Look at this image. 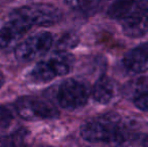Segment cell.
<instances>
[{
	"label": "cell",
	"mask_w": 148,
	"mask_h": 147,
	"mask_svg": "<svg viewBox=\"0 0 148 147\" xmlns=\"http://www.w3.org/2000/svg\"><path fill=\"white\" fill-rule=\"evenodd\" d=\"M81 136L89 142H119L126 138V130L116 114L90 120L81 127Z\"/></svg>",
	"instance_id": "cell-1"
},
{
	"label": "cell",
	"mask_w": 148,
	"mask_h": 147,
	"mask_svg": "<svg viewBox=\"0 0 148 147\" xmlns=\"http://www.w3.org/2000/svg\"><path fill=\"white\" fill-rule=\"evenodd\" d=\"M74 57L68 51H58L47 59L37 63L29 76L33 82L45 83L69 74L74 65Z\"/></svg>",
	"instance_id": "cell-2"
},
{
	"label": "cell",
	"mask_w": 148,
	"mask_h": 147,
	"mask_svg": "<svg viewBox=\"0 0 148 147\" xmlns=\"http://www.w3.org/2000/svg\"><path fill=\"white\" fill-rule=\"evenodd\" d=\"M14 14L26 21L31 26H49L62 19V11L53 4L34 3L13 10Z\"/></svg>",
	"instance_id": "cell-3"
},
{
	"label": "cell",
	"mask_w": 148,
	"mask_h": 147,
	"mask_svg": "<svg viewBox=\"0 0 148 147\" xmlns=\"http://www.w3.org/2000/svg\"><path fill=\"white\" fill-rule=\"evenodd\" d=\"M15 111L22 119L36 121L41 119H51L59 116V111L49 102L31 96L20 97L16 100Z\"/></svg>",
	"instance_id": "cell-4"
},
{
	"label": "cell",
	"mask_w": 148,
	"mask_h": 147,
	"mask_svg": "<svg viewBox=\"0 0 148 147\" xmlns=\"http://www.w3.org/2000/svg\"><path fill=\"white\" fill-rule=\"evenodd\" d=\"M89 95V89L86 85L80 81L68 79L60 85L57 100L62 108L75 110L87 104Z\"/></svg>",
	"instance_id": "cell-5"
},
{
	"label": "cell",
	"mask_w": 148,
	"mask_h": 147,
	"mask_svg": "<svg viewBox=\"0 0 148 147\" xmlns=\"http://www.w3.org/2000/svg\"><path fill=\"white\" fill-rule=\"evenodd\" d=\"M53 45V36L40 31L26 38L15 49V55L21 62H31L45 55Z\"/></svg>",
	"instance_id": "cell-6"
},
{
	"label": "cell",
	"mask_w": 148,
	"mask_h": 147,
	"mask_svg": "<svg viewBox=\"0 0 148 147\" xmlns=\"http://www.w3.org/2000/svg\"><path fill=\"white\" fill-rule=\"evenodd\" d=\"M32 28L30 24L11 12L7 21L0 29V49H14L21 42L22 37Z\"/></svg>",
	"instance_id": "cell-7"
},
{
	"label": "cell",
	"mask_w": 148,
	"mask_h": 147,
	"mask_svg": "<svg viewBox=\"0 0 148 147\" xmlns=\"http://www.w3.org/2000/svg\"><path fill=\"white\" fill-rule=\"evenodd\" d=\"M122 29L129 37H141L148 34V6L122 19Z\"/></svg>",
	"instance_id": "cell-8"
},
{
	"label": "cell",
	"mask_w": 148,
	"mask_h": 147,
	"mask_svg": "<svg viewBox=\"0 0 148 147\" xmlns=\"http://www.w3.org/2000/svg\"><path fill=\"white\" fill-rule=\"evenodd\" d=\"M124 65L135 74H142L148 71V53L142 44L129 51L124 57Z\"/></svg>",
	"instance_id": "cell-9"
},
{
	"label": "cell",
	"mask_w": 148,
	"mask_h": 147,
	"mask_svg": "<svg viewBox=\"0 0 148 147\" xmlns=\"http://www.w3.org/2000/svg\"><path fill=\"white\" fill-rule=\"evenodd\" d=\"M145 6L148 5L143 0H116L108 9V15L115 19H124Z\"/></svg>",
	"instance_id": "cell-10"
},
{
	"label": "cell",
	"mask_w": 148,
	"mask_h": 147,
	"mask_svg": "<svg viewBox=\"0 0 148 147\" xmlns=\"http://www.w3.org/2000/svg\"><path fill=\"white\" fill-rule=\"evenodd\" d=\"M93 98L100 104H107L114 95V87L111 79L108 76H101L93 87Z\"/></svg>",
	"instance_id": "cell-11"
},
{
	"label": "cell",
	"mask_w": 148,
	"mask_h": 147,
	"mask_svg": "<svg viewBox=\"0 0 148 147\" xmlns=\"http://www.w3.org/2000/svg\"><path fill=\"white\" fill-rule=\"evenodd\" d=\"M66 4L75 11L85 15H93L100 9L101 0H66Z\"/></svg>",
	"instance_id": "cell-12"
},
{
	"label": "cell",
	"mask_w": 148,
	"mask_h": 147,
	"mask_svg": "<svg viewBox=\"0 0 148 147\" xmlns=\"http://www.w3.org/2000/svg\"><path fill=\"white\" fill-rule=\"evenodd\" d=\"M27 130L19 129L0 138V147H23V141L27 136Z\"/></svg>",
	"instance_id": "cell-13"
},
{
	"label": "cell",
	"mask_w": 148,
	"mask_h": 147,
	"mask_svg": "<svg viewBox=\"0 0 148 147\" xmlns=\"http://www.w3.org/2000/svg\"><path fill=\"white\" fill-rule=\"evenodd\" d=\"M80 38L74 32H68L64 34L57 42V49L58 51H66L69 49H72L78 45Z\"/></svg>",
	"instance_id": "cell-14"
},
{
	"label": "cell",
	"mask_w": 148,
	"mask_h": 147,
	"mask_svg": "<svg viewBox=\"0 0 148 147\" xmlns=\"http://www.w3.org/2000/svg\"><path fill=\"white\" fill-rule=\"evenodd\" d=\"M13 120V114L7 107L0 106V129H5Z\"/></svg>",
	"instance_id": "cell-15"
},
{
	"label": "cell",
	"mask_w": 148,
	"mask_h": 147,
	"mask_svg": "<svg viewBox=\"0 0 148 147\" xmlns=\"http://www.w3.org/2000/svg\"><path fill=\"white\" fill-rule=\"evenodd\" d=\"M135 105L137 108L140 110L148 112V91L140 94L136 99H135Z\"/></svg>",
	"instance_id": "cell-16"
},
{
	"label": "cell",
	"mask_w": 148,
	"mask_h": 147,
	"mask_svg": "<svg viewBox=\"0 0 148 147\" xmlns=\"http://www.w3.org/2000/svg\"><path fill=\"white\" fill-rule=\"evenodd\" d=\"M136 140L140 147H148V134H139Z\"/></svg>",
	"instance_id": "cell-17"
},
{
	"label": "cell",
	"mask_w": 148,
	"mask_h": 147,
	"mask_svg": "<svg viewBox=\"0 0 148 147\" xmlns=\"http://www.w3.org/2000/svg\"><path fill=\"white\" fill-rule=\"evenodd\" d=\"M4 82H5V79H4V76L3 74L0 72V88L4 85Z\"/></svg>",
	"instance_id": "cell-18"
},
{
	"label": "cell",
	"mask_w": 148,
	"mask_h": 147,
	"mask_svg": "<svg viewBox=\"0 0 148 147\" xmlns=\"http://www.w3.org/2000/svg\"><path fill=\"white\" fill-rule=\"evenodd\" d=\"M143 1H144V2H145V3H146V4H147V5H148V0H143Z\"/></svg>",
	"instance_id": "cell-19"
}]
</instances>
